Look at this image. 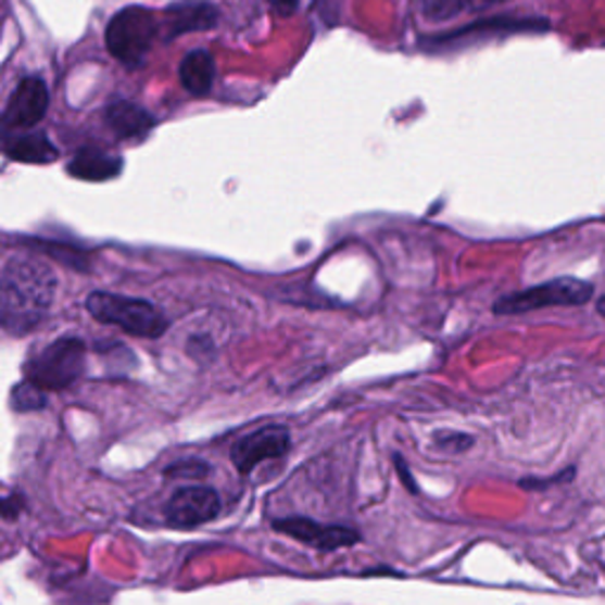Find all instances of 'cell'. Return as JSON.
Wrapping results in <instances>:
<instances>
[{
    "label": "cell",
    "mask_w": 605,
    "mask_h": 605,
    "mask_svg": "<svg viewBox=\"0 0 605 605\" xmlns=\"http://www.w3.org/2000/svg\"><path fill=\"white\" fill-rule=\"evenodd\" d=\"M58 293L52 267L34 255H12L0 277V313L12 336L29 333L43 322Z\"/></svg>",
    "instance_id": "6da1fadb"
},
{
    "label": "cell",
    "mask_w": 605,
    "mask_h": 605,
    "mask_svg": "<svg viewBox=\"0 0 605 605\" xmlns=\"http://www.w3.org/2000/svg\"><path fill=\"white\" fill-rule=\"evenodd\" d=\"M86 311L100 325L116 327L138 339H161L168 329V317L154 303L130 295L92 291L86 299Z\"/></svg>",
    "instance_id": "7a4b0ae2"
},
{
    "label": "cell",
    "mask_w": 605,
    "mask_h": 605,
    "mask_svg": "<svg viewBox=\"0 0 605 605\" xmlns=\"http://www.w3.org/2000/svg\"><path fill=\"white\" fill-rule=\"evenodd\" d=\"M164 36L161 15L142 5H128L118 10L106 24L104 43L106 50L126 66H140L144 58L150 55L154 40Z\"/></svg>",
    "instance_id": "3957f363"
},
{
    "label": "cell",
    "mask_w": 605,
    "mask_h": 605,
    "mask_svg": "<svg viewBox=\"0 0 605 605\" xmlns=\"http://www.w3.org/2000/svg\"><path fill=\"white\" fill-rule=\"evenodd\" d=\"M86 343L76 336H60L40 348L24 365V379L36 383L40 391H64L86 369Z\"/></svg>",
    "instance_id": "277c9868"
},
{
    "label": "cell",
    "mask_w": 605,
    "mask_h": 605,
    "mask_svg": "<svg viewBox=\"0 0 605 605\" xmlns=\"http://www.w3.org/2000/svg\"><path fill=\"white\" fill-rule=\"evenodd\" d=\"M594 287L589 281L575 279V277H558L544 281V285L530 287L526 291L508 293L504 299L494 303V315H522L534 313L542 307H577L591 301Z\"/></svg>",
    "instance_id": "5b68a950"
},
{
    "label": "cell",
    "mask_w": 605,
    "mask_h": 605,
    "mask_svg": "<svg viewBox=\"0 0 605 605\" xmlns=\"http://www.w3.org/2000/svg\"><path fill=\"white\" fill-rule=\"evenodd\" d=\"M291 450V433L285 424H270L241 436L232 450L230 459L241 476H249L255 466L270 459H281Z\"/></svg>",
    "instance_id": "8992f818"
},
{
    "label": "cell",
    "mask_w": 605,
    "mask_h": 605,
    "mask_svg": "<svg viewBox=\"0 0 605 605\" xmlns=\"http://www.w3.org/2000/svg\"><path fill=\"white\" fill-rule=\"evenodd\" d=\"M220 494L209 486H187L171 494L164 504L166 522L178 530H192L220 516Z\"/></svg>",
    "instance_id": "52a82bcc"
},
{
    "label": "cell",
    "mask_w": 605,
    "mask_h": 605,
    "mask_svg": "<svg viewBox=\"0 0 605 605\" xmlns=\"http://www.w3.org/2000/svg\"><path fill=\"white\" fill-rule=\"evenodd\" d=\"M48 104H50V96H48L46 80L38 76L22 78L5 104L3 130L8 136H12V133L17 130L34 128L38 121L46 116Z\"/></svg>",
    "instance_id": "ba28073f"
},
{
    "label": "cell",
    "mask_w": 605,
    "mask_h": 605,
    "mask_svg": "<svg viewBox=\"0 0 605 605\" xmlns=\"http://www.w3.org/2000/svg\"><path fill=\"white\" fill-rule=\"evenodd\" d=\"M273 528L281 534L291 537V540L313 546L317 551H336V549H348L362 542V534L353 528L345 526H322V522L313 518H277L273 520Z\"/></svg>",
    "instance_id": "9c48e42d"
},
{
    "label": "cell",
    "mask_w": 605,
    "mask_h": 605,
    "mask_svg": "<svg viewBox=\"0 0 605 605\" xmlns=\"http://www.w3.org/2000/svg\"><path fill=\"white\" fill-rule=\"evenodd\" d=\"M220 20V12L209 0H180L164 10L161 26H164L166 38H178L182 34L206 31L213 29Z\"/></svg>",
    "instance_id": "30bf717a"
},
{
    "label": "cell",
    "mask_w": 605,
    "mask_h": 605,
    "mask_svg": "<svg viewBox=\"0 0 605 605\" xmlns=\"http://www.w3.org/2000/svg\"><path fill=\"white\" fill-rule=\"evenodd\" d=\"M104 124L110 126V130L118 140H136L144 138L147 133L154 128V116L142 110L140 104L130 100H114L112 104H106L104 110Z\"/></svg>",
    "instance_id": "8fae6325"
},
{
    "label": "cell",
    "mask_w": 605,
    "mask_h": 605,
    "mask_svg": "<svg viewBox=\"0 0 605 605\" xmlns=\"http://www.w3.org/2000/svg\"><path fill=\"white\" fill-rule=\"evenodd\" d=\"M121 168H124V159L116 156L114 152L102 150V147H84L70 161V166H66L72 178L88 182L112 180L118 176Z\"/></svg>",
    "instance_id": "7c38bea8"
},
{
    "label": "cell",
    "mask_w": 605,
    "mask_h": 605,
    "mask_svg": "<svg viewBox=\"0 0 605 605\" xmlns=\"http://www.w3.org/2000/svg\"><path fill=\"white\" fill-rule=\"evenodd\" d=\"M180 84L190 92V96H209L215 80V60L209 50H192L187 52L185 60L180 62Z\"/></svg>",
    "instance_id": "4fadbf2b"
},
{
    "label": "cell",
    "mask_w": 605,
    "mask_h": 605,
    "mask_svg": "<svg viewBox=\"0 0 605 605\" xmlns=\"http://www.w3.org/2000/svg\"><path fill=\"white\" fill-rule=\"evenodd\" d=\"M5 154L22 164H50L60 156V150L40 133H26V136H10L5 140Z\"/></svg>",
    "instance_id": "5bb4252c"
},
{
    "label": "cell",
    "mask_w": 605,
    "mask_h": 605,
    "mask_svg": "<svg viewBox=\"0 0 605 605\" xmlns=\"http://www.w3.org/2000/svg\"><path fill=\"white\" fill-rule=\"evenodd\" d=\"M496 3H504V0H421V12L428 22H448L466 10H480Z\"/></svg>",
    "instance_id": "9a60e30c"
},
{
    "label": "cell",
    "mask_w": 605,
    "mask_h": 605,
    "mask_svg": "<svg viewBox=\"0 0 605 605\" xmlns=\"http://www.w3.org/2000/svg\"><path fill=\"white\" fill-rule=\"evenodd\" d=\"M10 405L15 412H38V409H46L48 398H46V391H40L36 383L24 379L22 383L12 388Z\"/></svg>",
    "instance_id": "2e32d148"
},
{
    "label": "cell",
    "mask_w": 605,
    "mask_h": 605,
    "mask_svg": "<svg viewBox=\"0 0 605 605\" xmlns=\"http://www.w3.org/2000/svg\"><path fill=\"white\" fill-rule=\"evenodd\" d=\"M164 474L168 478H182V480H201L211 474V466L201 459H185L171 464Z\"/></svg>",
    "instance_id": "e0dca14e"
},
{
    "label": "cell",
    "mask_w": 605,
    "mask_h": 605,
    "mask_svg": "<svg viewBox=\"0 0 605 605\" xmlns=\"http://www.w3.org/2000/svg\"><path fill=\"white\" fill-rule=\"evenodd\" d=\"M474 445V438L464 433H452V430H440L436 433V448L445 452H466Z\"/></svg>",
    "instance_id": "ac0fdd59"
},
{
    "label": "cell",
    "mask_w": 605,
    "mask_h": 605,
    "mask_svg": "<svg viewBox=\"0 0 605 605\" xmlns=\"http://www.w3.org/2000/svg\"><path fill=\"white\" fill-rule=\"evenodd\" d=\"M267 5H270L277 15H293L295 10H299V0H267Z\"/></svg>",
    "instance_id": "d6986e66"
},
{
    "label": "cell",
    "mask_w": 605,
    "mask_h": 605,
    "mask_svg": "<svg viewBox=\"0 0 605 605\" xmlns=\"http://www.w3.org/2000/svg\"><path fill=\"white\" fill-rule=\"evenodd\" d=\"M395 468H398V474H400V478H402V482H405V488H407L409 492H416V486H414V478L409 476V470H407V464H405V459H402V456H400V454L395 456Z\"/></svg>",
    "instance_id": "ffe728a7"
},
{
    "label": "cell",
    "mask_w": 605,
    "mask_h": 605,
    "mask_svg": "<svg viewBox=\"0 0 605 605\" xmlns=\"http://www.w3.org/2000/svg\"><path fill=\"white\" fill-rule=\"evenodd\" d=\"M596 307H598V313L605 317V295H603V299L596 303Z\"/></svg>",
    "instance_id": "44dd1931"
}]
</instances>
